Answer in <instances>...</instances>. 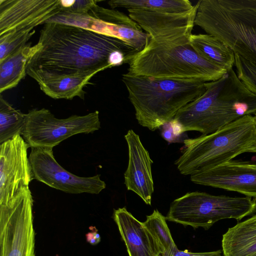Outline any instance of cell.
Wrapping results in <instances>:
<instances>
[{"instance_id": "1", "label": "cell", "mask_w": 256, "mask_h": 256, "mask_svg": "<svg viewBox=\"0 0 256 256\" xmlns=\"http://www.w3.org/2000/svg\"><path fill=\"white\" fill-rule=\"evenodd\" d=\"M26 74L38 84L56 78L92 76L128 64L138 52L117 38L80 27L48 22Z\"/></svg>"}, {"instance_id": "2", "label": "cell", "mask_w": 256, "mask_h": 256, "mask_svg": "<svg viewBox=\"0 0 256 256\" xmlns=\"http://www.w3.org/2000/svg\"><path fill=\"white\" fill-rule=\"evenodd\" d=\"M199 98L182 108L171 121L180 134L198 131L213 133L246 116L256 114V94L238 78L233 68L220 78L206 82Z\"/></svg>"}, {"instance_id": "3", "label": "cell", "mask_w": 256, "mask_h": 256, "mask_svg": "<svg viewBox=\"0 0 256 256\" xmlns=\"http://www.w3.org/2000/svg\"><path fill=\"white\" fill-rule=\"evenodd\" d=\"M138 124L154 131L170 122L183 107L201 96L206 82L122 75Z\"/></svg>"}, {"instance_id": "4", "label": "cell", "mask_w": 256, "mask_h": 256, "mask_svg": "<svg viewBox=\"0 0 256 256\" xmlns=\"http://www.w3.org/2000/svg\"><path fill=\"white\" fill-rule=\"evenodd\" d=\"M128 74L155 78L214 81L226 72L200 56L190 38L156 42L150 40L128 62Z\"/></svg>"}, {"instance_id": "5", "label": "cell", "mask_w": 256, "mask_h": 256, "mask_svg": "<svg viewBox=\"0 0 256 256\" xmlns=\"http://www.w3.org/2000/svg\"><path fill=\"white\" fill-rule=\"evenodd\" d=\"M184 148L174 162L185 176L206 170L245 152H256V120L242 116L217 131L184 140Z\"/></svg>"}, {"instance_id": "6", "label": "cell", "mask_w": 256, "mask_h": 256, "mask_svg": "<svg viewBox=\"0 0 256 256\" xmlns=\"http://www.w3.org/2000/svg\"><path fill=\"white\" fill-rule=\"evenodd\" d=\"M194 25L256 66V12L230 10L218 0H200Z\"/></svg>"}, {"instance_id": "7", "label": "cell", "mask_w": 256, "mask_h": 256, "mask_svg": "<svg viewBox=\"0 0 256 256\" xmlns=\"http://www.w3.org/2000/svg\"><path fill=\"white\" fill-rule=\"evenodd\" d=\"M255 213L256 199L194 192L174 200L166 218L184 226L208 230L219 220L228 218L240 220Z\"/></svg>"}, {"instance_id": "8", "label": "cell", "mask_w": 256, "mask_h": 256, "mask_svg": "<svg viewBox=\"0 0 256 256\" xmlns=\"http://www.w3.org/2000/svg\"><path fill=\"white\" fill-rule=\"evenodd\" d=\"M60 12V0H0V61L25 46L34 28Z\"/></svg>"}, {"instance_id": "9", "label": "cell", "mask_w": 256, "mask_h": 256, "mask_svg": "<svg viewBox=\"0 0 256 256\" xmlns=\"http://www.w3.org/2000/svg\"><path fill=\"white\" fill-rule=\"evenodd\" d=\"M100 128L99 112L58 119L48 109H33L26 114L22 138L31 148H52L70 137L93 133Z\"/></svg>"}, {"instance_id": "10", "label": "cell", "mask_w": 256, "mask_h": 256, "mask_svg": "<svg viewBox=\"0 0 256 256\" xmlns=\"http://www.w3.org/2000/svg\"><path fill=\"white\" fill-rule=\"evenodd\" d=\"M33 204L28 187L0 204V256H35Z\"/></svg>"}, {"instance_id": "11", "label": "cell", "mask_w": 256, "mask_h": 256, "mask_svg": "<svg viewBox=\"0 0 256 256\" xmlns=\"http://www.w3.org/2000/svg\"><path fill=\"white\" fill-rule=\"evenodd\" d=\"M29 159L34 178L62 192L98 194L106 188L100 174L81 177L68 172L55 159L52 148H31Z\"/></svg>"}, {"instance_id": "12", "label": "cell", "mask_w": 256, "mask_h": 256, "mask_svg": "<svg viewBox=\"0 0 256 256\" xmlns=\"http://www.w3.org/2000/svg\"><path fill=\"white\" fill-rule=\"evenodd\" d=\"M30 147L21 135L0 144V204H4L34 178L28 156Z\"/></svg>"}, {"instance_id": "13", "label": "cell", "mask_w": 256, "mask_h": 256, "mask_svg": "<svg viewBox=\"0 0 256 256\" xmlns=\"http://www.w3.org/2000/svg\"><path fill=\"white\" fill-rule=\"evenodd\" d=\"M198 2L190 10L184 12H158L128 10V16L136 22L150 40L156 42L189 38L194 25Z\"/></svg>"}, {"instance_id": "14", "label": "cell", "mask_w": 256, "mask_h": 256, "mask_svg": "<svg viewBox=\"0 0 256 256\" xmlns=\"http://www.w3.org/2000/svg\"><path fill=\"white\" fill-rule=\"evenodd\" d=\"M193 182L240 193L256 199V163L231 160L190 175Z\"/></svg>"}, {"instance_id": "15", "label": "cell", "mask_w": 256, "mask_h": 256, "mask_svg": "<svg viewBox=\"0 0 256 256\" xmlns=\"http://www.w3.org/2000/svg\"><path fill=\"white\" fill-rule=\"evenodd\" d=\"M124 138L128 151V166L124 174V184L128 190L135 192L146 204L151 205L154 192L152 172L153 161L140 136L132 130L128 131Z\"/></svg>"}, {"instance_id": "16", "label": "cell", "mask_w": 256, "mask_h": 256, "mask_svg": "<svg viewBox=\"0 0 256 256\" xmlns=\"http://www.w3.org/2000/svg\"><path fill=\"white\" fill-rule=\"evenodd\" d=\"M89 14L104 23L106 35L120 40L138 52L150 40L149 34L136 22L118 10L104 8L97 4Z\"/></svg>"}, {"instance_id": "17", "label": "cell", "mask_w": 256, "mask_h": 256, "mask_svg": "<svg viewBox=\"0 0 256 256\" xmlns=\"http://www.w3.org/2000/svg\"><path fill=\"white\" fill-rule=\"evenodd\" d=\"M113 218L129 256H162L156 242L143 223L126 208L114 210Z\"/></svg>"}, {"instance_id": "18", "label": "cell", "mask_w": 256, "mask_h": 256, "mask_svg": "<svg viewBox=\"0 0 256 256\" xmlns=\"http://www.w3.org/2000/svg\"><path fill=\"white\" fill-rule=\"evenodd\" d=\"M222 246L224 256H256V213L230 228Z\"/></svg>"}, {"instance_id": "19", "label": "cell", "mask_w": 256, "mask_h": 256, "mask_svg": "<svg viewBox=\"0 0 256 256\" xmlns=\"http://www.w3.org/2000/svg\"><path fill=\"white\" fill-rule=\"evenodd\" d=\"M190 44L195 52L208 62L227 71L233 68L235 54L224 43L208 34H192Z\"/></svg>"}, {"instance_id": "20", "label": "cell", "mask_w": 256, "mask_h": 256, "mask_svg": "<svg viewBox=\"0 0 256 256\" xmlns=\"http://www.w3.org/2000/svg\"><path fill=\"white\" fill-rule=\"evenodd\" d=\"M37 43L25 46L0 61V92L16 86L24 77L28 63L39 49Z\"/></svg>"}, {"instance_id": "21", "label": "cell", "mask_w": 256, "mask_h": 256, "mask_svg": "<svg viewBox=\"0 0 256 256\" xmlns=\"http://www.w3.org/2000/svg\"><path fill=\"white\" fill-rule=\"evenodd\" d=\"M92 76H63L50 79L38 84L41 90L54 99L72 100L76 96L84 98V88Z\"/></svg>"}, {"instance_id": "22", "label": "cell", "mask_w": 256, "mask_h": 256, "mask_svg": "<svg viewBox=\"0 0 256 256\" xmlns=\"http://www.w3.org/2000/svg\"><path fill=\"white\" fill-rule=\"evenodd\" d=\"M111 8H123L158 12L180 13L191 10L194 5L188 0H111Z\"/></svg>"}, {"instance_id": "23", "label": "cell", "mask_w": 256, "mask_h": 256, "mask_svg": "<svg viewBox=\"0 0 256 256\" xmlns=\"http://www.w3.org/2000/svg\"><path fill=\"white\" fill-rule=\"evenodd\" d=\"M156 242L162 256H172L178 248L172 238L164 216L157 210L146 216L142 222Z\"/></svg>"}, {"instance_id": "24", "label": "cell", "mask_w": 256, "mask_h": 256, "mask_svg": "<svg viewBox=\"0 0 256 256\" xmlns=\"http://www.w3.org/2000/svg\"><path fill=\"white\" fill-rule=\"evenodd\" d=\"M26 114L14 108L0 96V144L22 135L24 130Z\"/></svg>"}, {"instance_id": "25", "label": "cell", "mask_w": 256, "mask_h": 256, "mask_svg": "<svg viewBox=\"0 0 256 256\" xmlns=\"http://www.w3.org/2000/svg\"><path fill=\"white\" fill-rule=\"evenodd\" d=\"M234 66L238 78L250 92L256 94V66L236 54Z\"/></svg>"}, {"instance_id": "26", "label": "cell", "mask_w": 256, "mask_h": 256, "mask_svg": "<svg viewBox=\"0 0 256 256\" xmlns=\"http://www.w3.org/2000/svg\"><path fill=\"white\" fill-rule=\"evenodd\" d=\"M98 2L93 0H60L61 12L77 14H88Z\"/></svg>"}, {"instance_id": "27", "label": "cell", "mask_w": 256, "mask_h": 256, "mask_svg": "<svg viewBox=\"0 0 256 256\" xmlns=\"http://www.w3.org/2000/svg\"><path fill=\"white\" fill-rule=\"evenodd\" d=\"M218 2L230 10H248L256 12V0H218Z\"/></svg>"}, {"instance_id": "28", "label": "cell", "mask_w": 256, "mask_h": 256, "mask_svg": "<svg viewBox=\"0 0 256 256\" xmlns=\"http://www.w3.org/2000/svg\"><path fill=\"white\" fill-rule=\"evenodd\" d=\"M172 256H224V254L221 250L210 252H192L187 250H180L177 248Z\"/></svg>"}, {"instance_id": "29", "label": "cell", "mask_w": 256, "mask_h": 256, "mask_svg": "<svg viewBox=\"0 0 256 256\" xmlns=\"http://www.w3.org/2000/svg\"><path fill=\"white\" fill-rule=\"evenodd\" d=\"M86 239L87 242L92 245H96L100 241V236L95 228L94 231L92 230L86 234Z\"/></svg>"}, {"instance_id": "30", "label": "cell", "mask_w": 256, "mask_h": 256, "mask_svg": "<svg viewBox=\"0 0 256 256\" xmlns=\"http://www.w3.org/2000/svg\"><path fill=\"white\" fill-rule=\"evenodd\" d=\"M254 117H255V118H256V114H255V116H254Z\"/></svg>"}]
</instances>
